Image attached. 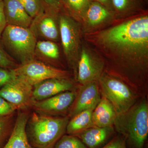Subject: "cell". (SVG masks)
Segmentation results:
<instances>
[{
  "label": "cell",
  "mask_w": 148,
  "mask_h": 148,
  "mask_svg": "<svg viewBox=\"0 0 148 148\" xmlns=\"http://www.w3.org/2000/svg\"><path fill=\"white\" fill-rule=\"evenodd\" d=\"M76 96V92L73 90L65 91L44 100L36 101L32 109L41 114L58 116L71 109Z\"/></svg>",
  "instance_id": "10"
},
{
  "label": "cell",
  "mask_w": 148,
  "mask_h": 148,
  "mask_svg": "<svg viewBox=\"0 0 148 148\" xmlns=\"http://www.w3.org/2000/svg\"><path fill=\"white\" fill-rule=\"evenodd\" d=\"M112 127L94 126L74 135L81 140L87 148H99L110 139L114 133Z\"/></svg>",
  "instance_id": "16"
},
{
  "label": "cell",
  "mask_w": 148,
  "mask_h": 148,
  "mask_svg": "<svg viewBox=\"0 0 148 148\" xmlns=\"http://www.w3.org/2000/svg\"><path fill=\"white\" fill-rule=\"evenodd\" d=\"M101 148H127L126 140L122 135H118Z\"/></svg>",
  "instance_id": "29"
},
{
  "label": "cell",
  "mask_w": 148,
  "mask_h": 148,
  "mask_svg": "<svg viewBox=\"0 0 148 148\" xmlns=\"http://www.w3.org/2000/svg\"><path fill=\"white\" fill-rule=\"evenodd\" d=\"M37 40L29 28L7 25L0 42L7 53L20 66L35 59Z\"/></svg>",
  "instance_id": "4"
},
{
  "label": "cell",
  "mask_w": 148,
  "mask_h": 148,
  "mask_svg": "<svg viewBox=\"0 0 148 148\" xmlns=\"http://www.w3.org/2000/svg\"><path fill=\"white\" fill-rule=\"evenodd\" d=\"M32 18H35L44 10L41 0H18Z\"/></svg>",
  "instance_id": "25"
},
{
  "label": "cell",
  "mask_w": 148,
  "mask_h": 148,
  "mask_svg": "<svg viewBox=\"0 0 148 148\" xmlns=\"http://www.w3.org/2000/svg\"><path fill=\"white\" fill-rule=\"evenodd\" d=\"M106 48L129 60L146 61L148 52V16L142 14L101 34Z\"/></svg>",
  "instance_id": "1"
},
{
  "label": "cell",
  "mask_w": 148,
  "mask_h": 148,
  "mask_svg": "<svg viewBox=\"0 0 148 148\" xmlns=\"http://www.w3.org/2000/svg\"><path fill=\"white\" fill-rule=\"evenodd\" d=\"M113 12L101 4L91 1L82 17L92 25H98L106 21L112 16Z\"/></svg>",
  "instance_id": "20"
},
{
  "label": "cell",
  "mask_w": 148,
  "mask_h": 148,
  "mask_svg": "<svg viewBox=\"0 0 148 148\" xmlns=\"http://www.w3.org/2000/svg\"><path fill=\"white\" fill-rule=\"evenodd\" d=\"M59 56V49L54 42L45 40L37 41L35 59L51 66L52 62L58 60Z\"/></svg>",
  "instance_id": "18"
},
{
  "label": "cell",
  "mask_w": 148,
  "mask_h": 148,
  "mask_svg": "<svg viewBox=\"0 0 148 148\" xmlns=\"http://www.w3.org/2000/svg\"><path fill=\"white\" fill-rule=\"evenodd\" d=\"M100 84L103 97L112 105L117 115L124 113L134 105L135 96L123 82L105 76L100 78Z\"/></svg>",
  "instance_id": "5"
},
{
  "label": "cell",
  "mask_w": 148,
  "mask_h": 148,
  "mask_svg": "<svg viewBox=\"0 0 148 148\" xmlns=\"http://www.w3.org/2000/svg\"><path fill=\"white\" fill-rule=\"evenodd\" d=\"M73 86V82L67 78L49 79L33 86V97L36 101H42L71 90Z\"/></svg>",
  "instance_id": "12"
},
{
  "label": "cell",
  "mask_w": 148,
  "mask_h": 148,
  "mask_svg": "<svg viewBox=\"0 0 148 148\" xmlns=\"http://www.w3.org/2000/svg\"><path fill=\"white\" fill-rule=\"evenodd\" d=\"M41 1L44 8L61 12L62 0H41Z\"/></svg>",
  "instance_id": "30"
},
{
  "label": "cell",
  "mask_w": 148,
  "mask_h": 148,
  "mask_svg": "<svg viewBox=\"0 0 148 148\" xmlns=\"http://www.w3.org/2000/svg\"><path fill=\"white\" fill-rule=\"evenodd\" d=\"M145 1H147V0H145Z\"/></svg>",
  "instance_id": "33"
},
{
  "label": "cell",
  "mask_w": 148,
  "mask_h": 148,
  "mask_svg": "<svg viewBox=\"0 0 148 148\" xmlns=\"http://www.w3.org/2000/svg\"><path fill=\"white\" fill-rule=\"evenodd\" d=\"M93 111L92 110H86L72 117L67 125L66 133L75 135L85 130L95 126L92 120Z\"/></svg>",
  "instance_id": "19"
},
{
  "label": "cell",
  "mask_w": 148,
  "mask_h": 148,
  "mask_svg": "<svg viewBox=\"0 0 148 148\" xmlns=\"http://www.w3.org/2000/svg\"><path fill=\"white\" fill-rule=\"evenodd\" d=\"M114 12L121 15H129L144 11L143 0H112Z\"/></svg>",
  "instance_id": "21"
},
{
  "label": "cell",
  "mask_w": 148,
  "mask_h": 148,
  "mask_svg": "<svg viewBox=\"0 0 148 148\" xmlns=\"http://www.w3.org/2000/svg\"><path fill=\"white\" fill-rule=\"evenodd\" d=\"M19 65L7 53L0 42V67L14 69Z\"/></svg>",
  "instance_id": "26"
},
{
  "label": "cell",
  "mask_w": 148,
  "mask_h": 148,
  "mask_svg": "<svg viewBox=\"0 0 148 148\" xmlns=\"http://www.w3.org/2000/svg\"><path fill=\"white\" fill-rule=\"evenodd\" d=\"M7 25L29 28L33 18L18 0H3Z\"/></svg>",
  "instance_id": "14"
},
{
  "label": "cell",
  "mask_w": 148,
  "mask_h": 148,
  "mask_svg": "<svg viewBox=\"0 0 148 148\" xmlns=\"http://www.w3.org/2000/svg\"><path fill=\"white\" fill-rule=\"evenodd\" d=\"M16 77L34 86L51 78H67L68 72L34 59L13 69Z\"/></svg>",
  "instance_id": "6"
},
{
  "label": "cell",
  "mask_w": 148,
  "mask_h": 148,
  "mask_svg": "<svg viewBox=\"0 0 148 148\" xmlns=\"http://www.w3.org/2000/svg\"><path fill=\"white\" fill-rule=\"evenodd\" d=\"M70 119L69 116H50L33 111L26 126V134L30 145L33 148H53L66 133Z\"/></svg>",
  "instance_id": "2"
},
{
  "label": "cell",
  "mask_w": 148,
  "mask_h": 148,
  "mask_svg": "<svg viewBox=\"0 0 148 148\" xmlns=\"http://www.w3.org/2000/svg\"><path fill=\"white\" fill-rule=\"evenodd\" d=\"M7 25V23L5 14L3 0H0V38Z\"/></svg>",
  "instance_id": "31"
},
{
  "label": "cell",
  "mask_w": 148,
  "mask_h": 148,
  "mask_svg": "<svg viewBox=\"0 0 148 148\" xmlns=\"http://www.w3.org/2000/svg\"><path fill=\"white\" fill-rule=\"evenodd\" d=\"M116 116L113 106L103 96L92 112V122L94 125L97 127H112Z\"/></svg>",
  "instance_id": "17"
},
{
  "label": "cell",
  "mask_w": 148,
  "mask_h": 148,
  "mask_svg": "<svg viewBox=\"0 0 148 148\" xmlns=\"http://www.w3.org/2000/svg\"><path fill=\"white\" fill-rule=\"evenodd\" d=\"M53 148H87L81 140L74 135H63L54 145Z\"/></svg>",
  "instance_id": "24"
},
{
  "label": "cell",
  "mask_w": 148,
  "mask_h": 148,
  "mask_svg": "<svg viewBox=\"0 0 148 148\" xmlns=\"http://www.w3.org/2000/svg\"><path fill=\"white\" fill-rule=\"evenodd\" d=\"M92 1L96 2L101 4L102 5L107 8L109 10L114 12L112 5V0H91Z\"/></svg>",
  "instance_id": "32"
},
{
  "label": "cell",
  "mask_w": 148,
  "mask_h": 148,
  "mask_svg": "<svg viewBox=\"0 0 148 148\" xmlns=\"http://www.w3.org/2000/svg\"><path fill=\"white\" fill-rule=\"evenodd\" d=\"M31 113L30 110H17L13 131L3 148H33L28 141L26 132V124Z\"/></svg>",
  "instance_id": "13"
},
{
  "label": "cell",
  "mask_w": 148,
  "mask_h": 148,
  "mask_svg": "<svg viewBox=\"0 0 148 148\" xmlns=\"http://www.w3.org/2000/svg\"><path fill=\"white\" fill-rule=\"evenodd\" d=\"M33 86L17 77L0 89V97L15 106L17 110L32 109L36 102Z\"/></svg>",
  "instance_id": "7"
},
{
  "label": "cell",
  "mask_w": 148,
  "mask_h": 148,
  "mask_svg": "<svg viewBox=\"0 0 148 148\" xmlns=\"http://www.w3.org/2000/svg\"><path fill=\"white\" fill-rule=\"evenodd\" d=\"M91 0H62L61 12L71 17H82Z\"/></svg>",
  "instance_id": "22"
},
{
  "label": "cell",
  "mask_w": 148,
  "mask_h": 148,
  "mask_svg": "<svg viewBox=\"0 0 148 148\" xmlns=\"http://www.w3.org/2000/svg\"><path fill=\"white\" fill-rule=\"evenodd\" d=\"M42 12L33 19L29 29L37 40H45L55 42L59 38V25H57L59 12L44 8Z\"/></svg>",
  "instance_id": "9"
},
{
  "label": "cell",
  "mask_w": 148,
  "mask_h": 148,
  "mask_svg": "<svg viewBox=\"0 0 148 148\" xmlns=\"http://www.w3.org/2000/svg\"><path fill=\"white\" fill-rule=\"evenodd\" d=\"M17 111L8 115L0 116V148L4 147L10 138L16 121Z\"/></svg>",
  "instance_id": "23"
},
{
  "label": "cell",
  "mask_w": 148,
  "mask_h": 148,
  "mask_svg": "<svg viewBox=\"0 0 148 148\" xmlns=\"http://www.w3.org/2000/svg\"><path fill=\"white\" fill-rule=\"evenodd\" d=\"M16 78L13 69L0 67V89Z\"/></svg>",
  "instance_id": "27"
},
{
  "label": "cell",
  "mask_w": 148,
  "mask_h": 148,
  "mask_svg": "<svg viewBox=\"0 0 148 148\" xmlns=\"http://www.w3.org/2000/svg\"><path fill=\"white\" fill-rule=\"evenodd\" d=\"M102 67L85 50H82L78 64L77 79L82 85L95 81L100 76Z\"/></svg>",
  "instance_id": "15"
},
{
  "label": "cell",
  "mask_w": 148,
  "mask_h": 148,
  "mask_svg": "<svg viewBox=\"0 0 148 148\" xmlns=\"http://www.w3.org/2000/svg\"><path fill=\"white\" fill-rule=\"evenodd\" d=\"M99 89L95 81L84 85L70 109V118L86 110H94L101 99Z\"/></svg>",
  "instance_id": "11"
},
{
  "label": "cell",
  "mask_w": 148,
  "mask_h": 148,
  "mask_svg": "<svg viewBox=\"0 0 148 148\" xmlns=\"http://www.w3.org/2000/svg\"><path fill=\"white\" fill-rule=\"evenodd\" d=\"M17 111L15 106L0 97V116L8 115Z\"/></svg>",
  "instance_id": "28"
},
{
  "label": "cell",
  "mask_w": 148,
  "mask_h": 148,
  "mask_svg": "<svg viewBox=\"0 0 148 148\" xmlns=\"http://www.w3.org/2000/svg\"><path fill=\"white\" fill-rule=\"evenodd\" d=\"M114 125L130 148H143L148 135V106L143 100L117 115Z\"/></svg>",
  "instance_id": "3"
},
{
  "label": "cell",
  "mask_w": 148,
  "mask_h": 148,
  "mask_svg": "<svg viewBox=\"0 0 148 148\" xmlns=\"http://www.w3.org/2000/svg\"><path fill=\"white\" fill-rule=\"evenodd\" d=\"M59 36L64 53L70 64L76 60L78 50V32L71 17L60 12L58 14Z\"/></svg>",
  "instance_id": "8"
}]
</instances>
